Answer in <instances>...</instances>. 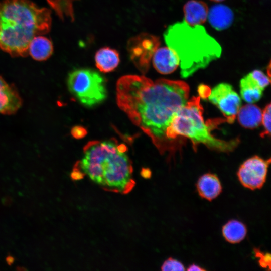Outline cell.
<instances>
[{
    "instance_id": "cell-1",
    "label": "cell",
    "mask_w": 271,
    "mask_h": 271,
    "mask_svg": "<svg viewBox=\"0 0 271 271\" xmlns=\"http://www.w3.org/2000/svg\"><path fill=\"white\" fill-rule=\"evenodd\" d=\"M189 87L184 81L127 75L116 84L117 102L132 122L148 137L161 154L175 148L167 132L178 111L188 101Z\"/></svg>"
},
{
    "instance_id": "cell-2",
    "label": "cell",
    "mask_w": 271,
    "mask_h": 271,
    "mask_svg": "<svg viewBox=\"0 0 271 271\" xmlns=\"http://www.w3.org/2000/svg\"><path fill=\"white\" fill-rule=\"evenodd\" d=\"M127 147L115 140L89 142L83 156L74 166L71 177L74 180L87 176L104 190L126 194L135 185L131 162Z\"/></svg>"
},
{
    "instance_id": "cell-3",
    "label": "cell",
    "mask_w": 271,
    "mask_h": 271,
    "mask_svg": "<svg viewBox=\"0 0 271 271\" xmlns=\"http://www.w3.org/2000/svg\"><path fill=\"white\" fill-rule=\"evenodd\" d=\"M51 11L30 0L0 2V49L12 57H26L31 40L50 30Z\"/></svg>"
},
{
    "instance_id": "cell-4",
    "label": "cell",
    "mask_w": 271,
    "mask_h": 271,
    "mask_svg": "<svg viewBox=\"0 0 271 271\" xmlns=\"http://www.w3.org/2000/svg\"><path fill=\"white\" fill-rule=\"evenodd\" d=\"M166 44L177 55L182 78L189 77L220 58L222 48L202 25L184 20L170 25L164 33Z\"/></svg>"
},
{
    "instance_id": "cell-5",
    "label": "cell",
    "mask_w": 271,
    "mask_h": 271,
    "mask_svg": "<svg viewBox=\"0 0 271 271\" xmlns=\"http://www.w3.org/2000/svg\"><path fill=\"white\" fill-rule=\"evenodd\" d=\"M203 109L200 97H192L175 115L167 132V138L176 149V140L179 136L189 139L194 150L202 144L210 149L228 153L233 151L239 143V139L229 141L215 138L211 133L213 126L211 122H205Z\"/></svg>"
},
{
    "instance_id": "cell-6",
    "label": "cell",
    "mask_w": 271,
    "mask_h": 271,
    "mask_svg": "<svg viewBox=\"0 0 271 271\" xmlns=\"http://www.w3.org/2000/svg\"><path fill=\"white\" fill-rule=\"evenodd\" d=\"M67 84L70 93L86 107L96 106L107 97L105 79L94 70L79 68L72 71L68 74Z\"/></svg>"
},
{
    "instance_id": "cell-7",
    "label": "cell",
    "mask_w": 271,
    "mask_h": 271,
    "mask_svg": "<svg viewBox=\"0 0 271 271\" xmlns=\"http://www.w3.org/2000/svg\"><path fill=\"white\" fill-rule=\"evenodd\" d=\"M160 45L159 38L146 33L140 34L128 41L127 50L129 57L142 73L148 71L151 59Z\"/></svg>"
},
{
    "instance_id": "cell-8",
    "label": "cell",
    "mask_w": 271,
    "mask_h": 271,
    "mask_svg": "<svg viewBox=\"0 0 271 271\" xmlns=\"http://www.w3.org/2000/svg\"><path fill=\"white\" fill-rule=\"evenodd\" d=\"M270 163V159L264 160L258 156L246 160L237 172L240 184L251 190L261 189L266 182Z\"/></svg>"
},
{
    "instance_id": "cell-9",
    "label": "cell",
    "mask_w": 271,
    "mask_h": 271,
    "mask_svg": "<svg viewBox=\"0 0 271 271\" xmlns=\"http://www.w3.org/2000/svg\"><path fill=\"white\" fill-rule=\"evenodd\" d=\"M208 99L219 109L228 123L234 121L241 101L231 85L226 83L218 84L211 91Z\"/></svg>"
},
{
    "instance_id": "cell-10",
    "label": "cell",
    "mask_w": 271,
    "mask_h": 271,
    "mask_svg": "<svg viewBox=\"0 0 271 271\" xmlns=\"http://www.w3.org/2000/svg\"><path fill=\"white\" fill-rule=\"evenodd\" d=\"M22 99L15 87L0 76V114L16 113L22 105Z\"/></svg>"
},
{
    "instance_id": "cell-11",
    "label": "cell",
    "mask_w": 271,
    "mask_h": 271,
    "mask_svg": "<svg viewBox=\"0 0 271 271\" xmlns=\"http://www.w3.org/2000/svg\"><path fill=\"white\" fill-rule=\"evenodd\" d=\"M152 58L154 68L162 74L172 73L180 64L178 57L168 47L158 48L154 53Z\"/></svg>"
},
{
    "instance_id": "cell-12",
    "label": "cell",
    "mask_w": 271,
    "mask_h": 271,
    "mask_svg": "<svg viewBox=\"0 0 271 271\" xmlns=\"http://www.w3.org/2000/svg\"><path fill=\"white\" fill-rule=\"evenodd\" d=\"M200 197L209 201L216 198L222 191V186L218 176L211 173L201 175L196 183Z\"/></svg>"
},
{
    "instance_id": "cell-13",
    "label": "cell",
    "mask_w": 271,
    "mask_h": 271,
    "mask_svg": "<svg viewBox=\"0 0 271 271\" xmlns=\"http://www.w3.org/2000/svg\"><path fill=\"white\" fill-rule=\"evenodd\" d=\"M207 19L211 26L218 31L229 28L234 20V14L228 6L217 4L209 9Z\"/></svg>"
},
{
    "instance_id": "cell-14",
    "label": "cell",
    "mask_w": 271,
    "mask_h": 271,
    "mask_svg": "<svg viewBox=\"0 0 271 271\" xmlns=\"http://www.w3.org/2000/svg\"><path fill=\"white\" fill-rule=\"evenodd\" d=\"M209 8L203 1L190 0L183 7L184 21L189 25H201L207 19Z\"/></svg>"
},
{
    "instance_id": "cell-15",
    "label": "cell",
    "mask_w": 271,
    "mask_h": 271,
    "mask_svg": "<svg viewBox=\"0 0 271 271\" xmlns=\"http://www.w3.org/2000/svg\"><path fill=\"white\" fill-rule=\"evenodd\" d=\"M97 68L101 72L107 73L114 70L118 65L120 57L118 52L109 47L99 49L95 55Z\"/></svg>"
},
{
    "instance_id": "cell-16",
    "label": "cell",
    "mask_w": 271,
    "mask_h": 271,
    "mask_svg": "<svg viewBox=\"0 0 271 271\" xmlns=\"http://www.w3.org/2000/svg\"><path fill=\"white\" fill-rule=\"evenodd\" d=\"M53 52V46L51 41L42 35L34 37L28 47V54L37 61L46 60L50 57Z\"/></svg>"
},
{
    "instance_id": "cell-17",
    "label": "cell",
    "mask_w": 271,
    "mask_h": 271,
    "mask_svg": "<svg viewBox=\"0 0 271 271\" xmlns=\"http://www.w3.org/2000/svg\"><path fill=\"white\" fill-rule=\"evenodd\" d=\"M237 115L239 124L245 128L253 129L257 127L261 123L260 108L251 103L240 107Z\"/></svg>"
},
{
    "instance_id": "cell-18",
    "label": "cell",
    "mask_w": 271,
    "mask_h": 271,
    "mask_svg": "<svg viewBox=\"0 0 271 271\" xmlns=\"http://www.w3.org/2000/svg\"><path fill=\"white\" fill-rule=\"evenodd\" d=\"M240 88L242 98L248 103L258 101L261 98L264 90L250 73L241 79Z\"/></svg>"
},
{
    "instance_id": "cell-19",
    "label": "cell",
    "mask_w": 271,
    "mask_h": 271,
    "mask_svg": "<svg viewBox=\"0 0 271 271\" xmlns=\"http://www.w3.org/2000/svg\"><path fill=\"white\" fill-rule=\"evenodd\" d=\"M247 230L241 221L232 219L226 222L222 228V233L225 240L231 244L238 243L246 237Z\"/></svg>"
},
{
    "instance_id": "cell-20",
    "label": "cell",
    "mask_w": 271,
    "mask_h": 271,
    "mask_svg": "<svg viewBox=\"0 0 271 271\" xmlns=\"http://www.w3.org/2000/svg\"><path fill=\"white\" fill-rule=\"evenodd\" d=\"M254 256L258 259V263L260 267L268 270L270 269L271 257L268 252H265L260 250L259 248H254Z\"/></svg>"
},
{
    "instance_id": "cell-21",
    "label": "cell",
    "mask_w": 271,
    "mask_h": 271,
    "mask_svg": "<svg viewBox=\"0 0 271 271\" xmlns=\"http://www.w3.org/2000/svg\"><path fill=\"white\" fill-rule=\"evenodd\" d=\"M270 103H269L262 112L261 122L264 127V131L260 134L262 138L270 134Z\"/></svg>"
},
{
    "instance_id": "cell-22",
    "label": "cell",
    "mask_w": 271,
    "mask_h": 271,
    "mask_svg": "<svg viewBox=\"0 0 271 271\" xmlns=\"http://www.w3.org/2000/svg\"><path fill=\"white\" fill-rule=\"evenodd\" d=\"M161 269L163 271H184L186 269L180 261L172 257L167 258L162 264Z\"/></svg>"
},
{
    "instance_id": "cell-23",
    "label": "cell",
    "mask_w": 271,
    "mask_h": 271,
    "mask_svg": "<svg viewBox=\"0 0 271 271\" xmlns=\"http://www.w3.org/2000/svg\"><path fill=\"white\" fill-rule=\"evenodd\" d=\"M250 74L262 88L264 89L269 85L270 83L269 77H267V76L261 70H254L250 72Z\"/></svg>"
},
{
    "instance_id": "cell-24",
    "label": "cell",
    "mask_w": 271,
    "mask_h": 271,
    "mask_svg": "<svg viewBox=\"0 0 271 271\" xmlns=\"http://www.w3.org/2000/svg\"><path fill=\"white\" fill-rule=\"evenodd\" d=\"M71 133L75 139H81L86 135L87 131L82 126H75L71 129Z\"/></svg>"
},
{
    "instance_id": "cell-25",
    "label": "cell",
    "mask_w": 271,
    "mask_h": 271,
    "mask_svg": "<svg viewBox=\"0 0 271 271\" xmlns=\"http://www.w3.org/2000/svg\"><path fill=\"white\" fill-rule=\"evenodd\" d=\"M188 271H204L205 269L194 263L190 264L187 269Z\"/></svg>"
},
{
    "instance_id": "cell-26",
    "label": "cell",
    "mask_w": 271,
    "mask_h": 271,
    "mask_svg": "<svg viewBox=\"0 0 271 271\" xmlns=\"http://www.w3.org/2000/svg\"><path fill=\"white\" fill-rule=\"evenodd\" d=\"M142 176L145 178H149L151 175V172L150 169L148 168H143L141 172Z\"/></svg>"
},
{
    "instance_id": "cell-27",
    "label": "cell",
    "mask_w": 271,
    "mask_h": 271,
    "mask_svg": "<svg viewBox=\"0 0 271 271\" xmlns=\"http://www.w3.org/2000/svg\"><path fill=\"white\" fill-rule=\"evenodd\" d=\"M211 1H213V2H222L224 0H210Z\"/></svg>"
}]
</instances>
